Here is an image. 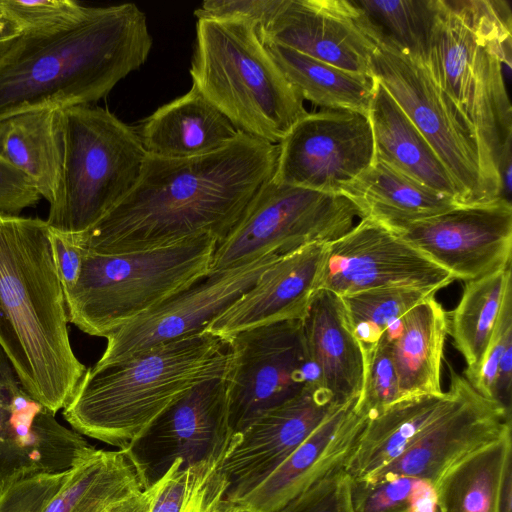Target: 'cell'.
I'll use <instances>...</instances> for the list:
<instances>
[{"label":"cell","instance_id":"cell-1","mask_svg":"<svg viewBox=\"0 0 512 512\" xmlns=\"http://www.w3.org/2000/svg\"><path fill=\"white\" fill-rule=\"evenodd\" d=\"M277 156L278 145L243 132L203 156L147 154L130 192L88 231L69 236L101 254L148 250L203 234L218 243L272 178Z\"/></svg>","mask_w":512,"mask_h":512},{"label":"cell","instance_id":"cell-2","mask_svg":"<svg viewBox=\"0 0 512 512\" xmlns=\"http://www.w3.org/2000/svg\"><path fill=\"white\" fill-rule=\"evenodd\" d=\"M152 43L134 3L93 7L68 29L21 35L0 58V121L99 101L146 62Z\"/></svg>","mask_w":512,"mask_h":512},{"label":"cell","instance_id":"cell-3","mask_svg":"<svg viewBox=\"0 0 512 512\" xmlns=\"http://www.w3.org/2000/svg\"><path fill=\"white\" fill-rule=\"evenodd\" d=\"M68 322L47 222L0 212V347L23 389L55 415L87 369Z\"/></svg>","mask_w":512,"mask_h":512},{"label":"cell","instance_id":"cell-4","mask_svg":"<svg viewBox=\"0 0 512 512\" xmlns=\"http://www.w3.org/2000/svg\"><path fill=\"white\" fill-rule=\"evenodd\" d=\"M512 16L502 0H434L424 64L454 104L477 143L483 176L496 198L498 166L512 144Z\"/></svg>","mask_w":512,"mask_h":512},{"label":"cell","instance_id":"cell-5","mask_svg":"<svg viewBox=\"0 0 512 512\" xmlns=\"http://www.w3.org/2000/svg\"><path fill=\"white\" fill-rule=\"evenodd\" d=\"M230 361L228 341L204 330L121 362L93 365L63 417L81 435L124 449L195 385L225 378Z\"/></svg>","mask_w":512,"mask_h":512},{"label":"cell","instance_id":"cell-6","mask_svg":"<svg viewBox=\"0 0 512 512\" xmlns=\"http://www.w3.org/2000/svg\"><path fill=\"white\" fill-rule=\"evenodd\" d=\"M190 75L192 86L239 131L272 144L308 114L256 28L244 20L197 18Z\"/></svg>","mask_w":512,"mask_h":512},{"label":"cell","instance_id":"cell-7","mask_svg":"<svg viewBox=\"0 0 512 512\" xmlns=\"http://www.w3.org/2000/svg\"><path fill=\"white\" fill-rule=\"evenodd\" d=\"M216 245L215 237L203 234L142 251L84 249L79 279L63 291L68 321L106 338L208 275Z\"/></svg>","mask_w":512,"mask_h":512},{"label":"cell","instance_id":"cell-8","mask_svg":"<svg viewBox=\"0 0 512 512\" xmlns=\"http://www.w3.org/2000/svg\"><path fill=\"white\" fill-rule=\"evenodd\" d=\"M58 129L61 170L46 222L78 235L130 192L147 153L135 128L91 104L58 110Z\"/></svg>","mask_w":512,"mask_h":512},{"label":"cell","instance_id":"cell-9","mask_svg":"<svg viewBox=\"0 0 512 512\" xmlns=\"http://www.w3.org/2000/svg\"><path fill=\"white\" fill-rule=\"evenodd\" d=\"M363 213L342 194L266 181L217 243L210 271L235 267L270 253L285 255L328 244L351 230Z\"/></svg>","mask_w":512,"mask_h":512},{"label":"cell","instance_id":"cell-10","mask_svg":"<svg viewBox=\"0 0 512 512\" xmlns=\"http://www.w3.org/2000/svg\"><path fill=\"white\" fill-rule=\"evenodd\" d=\"M370 76L383 85L435 151L455 182L462 205L498 199L483 176L471 130L422 60L380 33Z\"/></svg>","mask_w":512,"mask_h":512},{"label":"cell","instance_id":"cell-11","mask_svg":"<svg viewBox=\"0 0 512 512\" xmlns=\"http://www.w3.org/2000/svg\"><path fill=\"white\" fill-rule=\"evenodd\" d=\"M227 341L231 361L225 382L232 435L316 381L306 352L302 320L255 327Z\"/></svg>","mask_w":512,"mask_h":512},{"label":"cell","instance_id":"cell-12","mask_svg":"<svg viewBox=\"0 0 512 512\" xmlns=\"http://www.w3.org/2000/svg\"><path fill=\"white\" fill-rule=\"evenodd\" d=\"M232 432L225 378L203 381L184 393L124 449L142 490L155 485L176 460L181 469L218 463Z\"/></svg>","mask_w":512,"mask_h":512},{"label":"cell","instance_id":"cell-13","mask_svg":"<svg viewBox=\"0 0 512 512\" xmlns=\"http://www.w3.org/2000/svg\"><path fill=\"white\" fill-rule=\"evenodd\" d=\"M375 161L368 114L323 109L298 120L278 143L272 180L315 191L341 190Z\"/></svg>","mask_w":512,"mask_h":512},{"label":"cell","instance_id":"cell-14","mask_svg":"<svg viewBox=\"0 0 512 512\" xmlns=\"http://www.w3.org/2000/svg\"><path fill=\"white\" fill-rule=\"evenodd\" d=\"M454 280L388 226L366 216L327 244L319 289L339 296L391 287L436 293Z\"/></svg>","mask_w":512,"mask_h":512},{"label":"cell","instance_id":"cell-15","mask_svg":"<svg viewBox=\"0 0 512 512\" xmlns=\"http://www.w3.org/2000/svg\"><path fill=\"white\" fill-rule=\"evenodd\" d=\"M281 256L270 253L235 267L210 271L203 279L108 335L105 350L94 365L121 362L155 346L204 331Z\"/></svg>","mask_w":512,"mask_h":512},{"label":"cell","instance_id":"cell-16","mask_svg":"<svg viewBox=\"0 0 512 512\" xmlns=\"http://www.w3.org/2000/svg\"><path fill=\"white\" fill-rule=\"evenodd\" d=\"M388 227L455 280L467 282L511 266L512 204L503 198Z\"/></svg>","mask_w":512,"mask_h":512},{"label":"cell","instance_id":"cell-17","mask_svg":"<svg viewBox=\"0 0 512 512\" xmlns=\"http://www.w3.org/2000/svg\"><path fill=\"white\" fill-rule=\"evenodd\" d=\"M95 449L23 389L0 350V490L28 476L69 470Z\"/></svg>","mask_w":512,"mask_h":512},{"label":"cell","instance_id":"cell-18","mask_svg":"<svg viewBox=\"0 0 512 512\" xmlns=\"http://www.w3.org/2000/svg\"><path fill=\"white\" fill-rule=\"evenodd\" d=\"M342 406L311 381L295 397L233 434L218 467L225 500L232 504L240 500Z\"/></svg>","mask_w":512,"mask_h":512},{"label":"cell","instance_id":"cell-19","mask_svg":"<svg viewBox=\"0 0 512 512\" xmlns=\"http://www.w3.org/2000/svg\"><path fill=\"white\" fill-rule=\"evenodd\" d=\"M256 31L263 44L367 76L380 36L354 0H282L272 20Z\"/></svg>","mask_w":512,"mask_h":512},{"label":"cell","instance_id":"cell-20","mask_svg":"<svg viewBox=\"0 0 512 512\" xmlns=\"http://www.w3.org/2000/svg\"><path fill=\"white\" fill-rule=\"evenodd\" d=\"M450 376L457 386L453 404L397 459L365 479L408 476L434 486L453 465L511 430V414L501 404L452 368Z\"/></svg>","mask_w":512,"mask_h":512},{"label":"cell","instance_id":"cell-21","mask_svg":"<svg viewBox=\"0 0 512 512\" xmlns=\"http://www.w3.org/2000/svg\"><path fill=\"white\" fill-rule=\"evenodd\" d=\"M327 244H311L282 255L205 331L221 338L272 323L302 320L319 290Z\"/></svg>","mask_w":512,"mask_h":512},{"label":"cell","instance_id":"cell-22","mask_svg":"<svg viewBox=\"0 0 512 512\" xmlns=\"http://www.w3.org/2000/svg\"><path fill=\"white\" fill-rule=\"evenodd\" d=\"M357 400L323 421L273 472L238 500L245 512H271L344 464L369 414Z\"/></svg>","mask_w":512,"mask_h":512},{"label":"cell","instance_id":"cell-23","mask_svg":"<svg viewBox=\"0 0 512 512\" xmlns=\"http://www.w3.org/2000/svg\"><path fill=\"white\" fill-rule=\"evenodd\" d=\"M302 329L317 383L339 405L358 399L364 383L365 361L342 298L319 289L302 319Z\"/></svg>","mask_w":512,"mask_h":512},{"label":"cell","instance_id":"cell-24","mask_svg":"<svg viewBox=\"0 0 512 512\" xmlns=\"http://www.w3.org/2000/svg\"><path fill=\"white\" fill-rule=\"evenodd\" d=\"M135 129L147 154L168 159L215 152L241 132L194 86Z\"/></svg>","mask_w":512,"mask_h":512},{"label":"cell","instance_id":"cell-25","mask_svg":"<svg viewBox=\"0 0 512 512\" xmlns=\"http://www.w3.org/2000/svg\"><path fill=\"white\" fill-rule=\"evenodd\" d=\"M439 395L403 398L369 417L344 464L351 479H365L397 459L454 402L457 386Z\"/></svg>","mask_w":512,"mask_h":512},{"label":"cell","instance_id":"cell-26","mask_svg":"<svg viewBox=\"0 0 512 512\" xmlns=\"http://www.w3.org/2000/svg\"><path fill=\"white\" fill-rule=\"evenodd\" d=\"M447 334L448 314L435 296L415 305L385 330L403 398L443 393Z\"/></svg>","mask_w":512,"mask_h":512},{"label":"cell","instance_id":"cell-27","mask_svg":"<svg viewBox=\"0 0 512 512\" xmlns=\"http://www.w3.org/2000/svg\"><path fill=\"white\" fill-rule=\"evenodd\" d=\"M367 114L376 159L435 191L455 198L461 204L458 188L444 164L376 79Z\"/></svg>","mask_w":512,"mask_h":512},{"label":"cell","instance_id":"cell-28","mask_svg":"<svg viewBox=\"0 0 512 512\" xmlns=\"http://www.w3.org/2000/svg\"><path fill=\"white\" fill-rule=\"evenodd\" d=\"M364 217L387 226L428 218L462 206L375 158L374 163L341 190Z\"/></svg>","mask_w":512,"mask_h":512},{"label":"cell","instance_id":"cell-29","mask_svg":"<svg viewBox=\"0 0 512 512\" xmlns=\"http://www.w3.org/2000/svg\"><path fill=\"white\" fill-rule=\"evenodd\" d=\"M142 491L123 450L95 449L71 468L68 479L43 512H108Z\"/></svg>","mask_w":512,"mask_h":512},{"label":"cell","instance_id":"cell-30","mask_svg":"<svg viewBox=\"0 0 512 512\" xmlns=\"http://www.w3.org/2000/svg\"><path fill=\"white\" fill-rule=\"evenodd\" d=\"M0 158L27 175L50 203L62 162L58 110L29 111L0 121Z\"/></svg>","mask_w":512,"mask_h":512},{"label":"cell","instance_id":"cell-31","mask_svg":"<svg viewBox=\"0 0 512 512\" xmlns=\"http://www.w3.org/2000/svg\"><path fill=\"white\" fill-rule=\"evenodd\" d=\"M511 430L449 468L434 485L439 512H499Z\"/></svg>","mask_w":512,"mask_h":512},{"label":"cell","instance_id":"cell-32","mask_svg":"<svg viewBox=\"0 0 512 512\" xmlns=\"http://www.w3.org/2000/svg\"><path fill=\"white\" fill-rule=\"evenodd\" d=\"M264 45L303 100L323 109L368 113L375 87L371 76L340 69L278 44Z\"/></svg>","mask_w":512,"mask_h":512},{"label":"cell","instance_id":"cell-33","mask_svg":"<svg viewBox=\"0 0 512 512\" xmlns=\"http://www.w3.org/2000/svg\"><path fill=\"white\" fill-rule=\"evenodd\" d=\"M511 284V266L467 281L459 303L448 316V333L467 364L466 379L474 375L485 355Z\"/></svg>","mask_w":512,"mask_h":512},{"label":"cell","instance_id":"cell-34","mask_svg":"<svg viewBox=\"0 0 512 512\" xmlns=\"http://www.w3.org/2000/svg\"><path fill=\"white\" fill-rule=\"evenodd\" d=\"M433 296V292L406 287L379 288L340 296L364 359L395 320Z\"/></svg>","mask_w":512,"mask_h":512},{"label":"cell","instance_id":"cell-35","mask_svg":"<svg viewBox=\"0 0 512 512\" xmlns=\"http://www.w3.org/2000/svg\"><path fill=\"white\" fill-rule=\"evenodd\" d=\"M378 31L401 50L425 59L434 0H354Z\"/></svg>","mask_w":512,"mask_h":512},{"label":"cell","instance_id":"cell-36","mask_svg":"<svg viewBox=\"0 0 512 512\" xmlns=\"http://www.w3.org/2000/svg\"><path fill=\"white\" fill-rule=\"evenodd\" d=\"M92 9L70 0H0V15L14 23L22 35L68 29L86 19Z\"/></svg>","mask_w":512,"mask_h":512},{"label":"cell","instance_id":"cell-37","mask_svg":"<svg viewBox=\"0 0 512 512\" xmlns=\"http://www.w3.org/2000/svg\"><path fill=\"white\" fill-rule=\"evenodd\" d=\"M420 480L408 476L351 479L353 512H411Z\"/></svg>","mask_w":512,"mask_h":512},{"label":"cell","instance_id":"cell-38","mask_svg":"<svg viewBox=\"0 0 512 512\" xmlns=\"http://www.w3.org/2000/svg\"><path fill=\"white\" fill-rule=\"evenodd\" d=\"M364 361V383L357 405L373 417L403 399L391 355L390 341L385 335L381 336Z\"/></svg>","mask_w":512,"mask_h":512},{"label":"cell","instance_id":"cell-39","mask_svg":"<svg viewBox=\"0 0 512 512\" xmlns=\"http://www.w3.org/2000/svg\"><path fill=\"white\" fill-rule=\"evenodd\" d=\"M350 486L340 467L271 512H353Z\"/></svg>","mask_w":512,"mask_h":512},{"label":"cell","instance_id":"cell-40","mask_svg":"<svg viewBox=\"0 0 512 512\" xmlns=\"http://www.w3.org/2000/svg\"><path fill=\"white\" fill-rule=\"evenodd\" d=\"M181 460H176L166 474L152 487L153 496L149 512H184L195 489L218 463H202L181 469Z\"/></svg>","mask_w":512,"mask_h":512},{"label":"cell","instance_id":"cell-41","mask_svg":"<svg viewBox=\"0 0 512 512\" xmlns=\"http://www.w3.org/2000/svg\"><path fill=\"white\" fill-rule=\"evenodd\" d=\"M70 473H41L13 482L0 490V512H43Z\"/></svg>","mask_w":512,"mask_h":512},{"label":"cell","instance_id":"cell-42","mask_svg":"<svg viewBox=\"0 0 512 512\" xmlns=\"http://www.w3.org/2000/svg\"><path fill=\"white\" fill-rule=\"evenodd\" d=\"M510 343H512V284L507 288L496 328L485 355L474 375L467 379L472 387L487 399L496 401L499 363L505 348Z\"/></svg>","mask_w":512,"mask_h":512},{"label":"cell","instance_id":"cell-43","mask_svg":"<svg viewBox=\"0 0 512 512\" xmlns=\"http://www.w3.org/2000/svg\"><path fill=\"white\" fill-rule=\"evenodd\" d=\"M281 4L282 0H207L195 16L244 20L259 30L272 20Z\"/></svg>","mask_w":512,"mask_h":512},{"label":"cell","instance_id":"cell-44","mask_svg":"<svg viewBox=\"0 0 512 512\" xmlns=\"http://www.w3.org/2000/svg\"><path fill=\"white\" fill-rule=\"evenodd\" d=\"M40 198L33 181L0 158V212L17 215Z\"/></svg>","mask_w":512,"mask_h":512},{"label":"cell","instance_id":"cell-45","mask_svg":"<svg viewBox=\"0 0 512 512\" xmlns=\"http://www.w3.org/2000/svg\"><path fill=\"white\" fill-rule=\"evenodd\" d=\"M53 260L63 291L73 288L80 276L84 249L71 237L50 229Z\"/></svg>","mask_w":512,"mask_h":512},{"label":"cell","instance_id":"cell-46","mask_svg":"<svg viewBox=\"0 0 512 512\" xmlns=\"http://www.w3.org/2000/svg\"><path fill=\"white\" fill-rule=\"evenodd\" d=\"M411 512H439L435 489L430 482L420 480Z\"/></svg>","mask_w":512,"mask_h":512},{"label":"cell","instance_id":"cell-47","mask_svg":"<svg viewBox=\"0 0 512 512\" xmlns=\"http://www.w3.org/2000/svg\"><path fill=\"white\" fill-rule=\"evenodd\" d=\"M500 182V195L503 199L510 201L512 189V144L506 146L500 158L498 166Z\"/></svg>","mask_w":512,"mask_h":512},{"label":"cell","instance_id":"cell-48","mask_svg":"<svg viewBox=\"0 0 512 512\" xmlns=\"http://www.w3.org/2000/svg\"><path fill=\"white\" fill-rule=\"evenodd\" d=\"M152 496V488H149L121 502L108 512H149Z\"/></svg>","mask_w":512,"mask_h":512},{"label":"cell","instance_id":"cell-49","mask_svg":"<svg viewBox=\"0 0 512 512\" xmlns=\"http://www.w3.org/2000/svg\"><path fill=\"white\" fill-rule=\"evenodd\" d=\"M21 35L14 23L0 15V58Z\"/></svg>","mask_w":512,"mask_h":512},{"label":"cell","instance_id":"cell-50","mask_svg":"<svg viewBox=\"0 0 512 512\" xmlns=\"http://www.w3.org/2000/svg\"><path fill=\"white\" fill-rule=\"evenodd\" d=\"M499 512H512V463L509 464L504 475Z\"/></svg>","mask_w":512,"mask_h":512},{"label":"cell","instance_id":"cell-51","mask_svg":"<svg viewBox=\"0 0 512 512\" xmlns=\"http://www.w3.org/2000/svg\"><path fill=\"white\" fill-rule=\"evenodd\" d=\"M184 512H229V511L209 505L206 500L202 499L199 495H195L187 504Z\"/></svg>","mask_w":512,"mask_h":512}]
</instances>
